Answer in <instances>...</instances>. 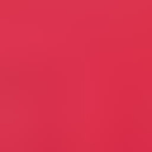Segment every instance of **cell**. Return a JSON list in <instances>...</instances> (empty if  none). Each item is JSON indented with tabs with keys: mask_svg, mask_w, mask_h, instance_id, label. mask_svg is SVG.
Masks as SVG:
<instances>
[{
	"mask_svg": "<svg viewBox=\"0 0 152 152\" xmlns=\"http://www.w3.org/2000/svg\"><path fill=\"white\" fill-rule=\"evenodd\" d=\"M10 95H14V76H10V71H0V104H5Z\"/></svg>",
	"mask_w": 152,
	"mask_h": 152,
	"instance_id": "6da1fadb",
	"label": "cell"
}]
</instances>
